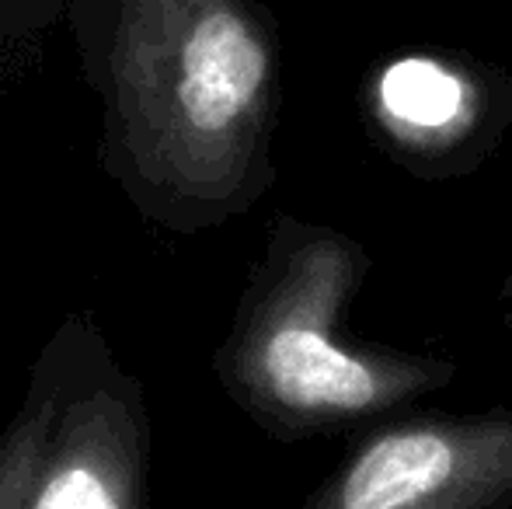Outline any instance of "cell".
<instances>
[{
    "label": "cell",
    "instance_id": "1",
    "mask_svg": "<svg viewBox=\"0 0 512 509\" xmlns=\"http://www.w3.org/2000/svg\"><path fill=\"white\" fill-rule=\"evenodd\" d=\"M112 98L136 171L189 220L248 210L276 178L283 56L262 0H119Z\"/></svg>",
    "mask_w": 512,
    "mask_h": 509
},
{
    "label": "cell",
    "instance_id": "2",
    "mask_svg": "<svg viewBox=\"0 0 512 509\" xmlns=\"http://www.w3.org/2000/svg\"><path fill=\"white\" fill-rule=\"evenodd\" d=\"M370 269V248L342 227L293 213L272 224L216 353V374L234 405L269 436L297 443L363 429L460 377L446 356L349 332Z\"/></svg>",
    "mask_w": 512,
    "mask_h": 509
},
{
    "label": "cell",
    "instance_id": "3",
    "mask_svg": "<svg viewBox=\"0 0 512 509\" xmlns=\"http://www.w3.org/2000/svg\"><path fill=\"white\" fill-rule=\"evenodd\" d=\"M512 503V408L387 415L359 429L304 509H495Z\"/></svg>",
    "mask_w": 512,
    "mask_h": 509
},
{
    "label": "cell",
    "instance_id": "4",
    "mask_svg": "<svg viewBox=\"0 0 512 509\" xmlns=\"http://www.w3.org/2000/svg\"><path fill=\"white\" fill-rule=\"evenodd\" d=\"M359 116L370 143L408 178H467L512 129V74L467 49H405L366 70Z\"/></svg>",
    "mask_w": 512,
    "mask_h": 509
},
{
    "label": "cell",
    "instance_id": "5",
    "mask_svg": "<svg viewBox=\"0 0 512 509\" xmlns=\"http://www.w3.org/2000/svg\"><path fill=\"white\" fill-rule=\"evenodd\" d=\"M143 503V426L112 391L60 408L32 398L0 436V509H133Z\"/></svg>",
    "mask_w": 512,
    "mask_h": 509
},
{
    "label": "cell",
    "instance_id": "6",
    "mask_svg": "<svg viewBox=\"0 0 512 509\" xmlns=\"http://www.w3.org/2000/svg\"><path fill=\"white\" fill-rule=\"evenodd\" d=\"M502 325L512 335V245H509V265H506V279H502Z\"/></svg>",
    "mask_w": 512,
    "mask_h": 509
}]
</instances>
